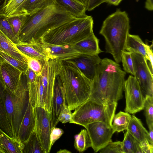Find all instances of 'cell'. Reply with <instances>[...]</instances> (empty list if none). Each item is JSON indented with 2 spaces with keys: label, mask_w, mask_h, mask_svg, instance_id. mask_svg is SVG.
Returning a JSON list of instances; mask_svg holds the SVG:
<instances>
[{
  "label": "cell",
  "mask_w": 153,
  "mask_h": 153,
  "mask_svg": "<svg viewBox=\"0 0 153 153\" xmlns=\"http://www.w3.org/2000/svg\"><path fill=\"white\" fill-rule=\"evenodd\" d=\"M99 42V40L93 33L84 39L72 45L85 54L94 55L102 52L100 48Z\"/></svg>",
  "instance_id": "cell-21"
},
{
  "label": "cell",
  "mask_w": 153,
  "mask_h": 153,
  "mask_svg": "<svg viewBox=\"0 0 153 153\" xmlns=\"http://www.w3.org/2000/svg\"><path fill=\"white\" fill-rule=\"evenodd\" d=\"M35 120L33 109L30 100L19 126L17 138L22 143L26 141L34 131Z\"/></svg>",
  "instance_id": "cell-17"
},
{
  "label": "cell",
  "mask_w": 153,
  "mask_h": 153,
  "mask_svg": "<svg viewBox=\"0 0 153 153\" xmlns=\"http://www.w3.org/2000/svg\"><path fill=\"white\" fill-rule=\"evenodd\" d=\"M134 74V76L144 94L153 96V76L147 60L142 55L131 53Z\"/></svg>",
  "instance_id": "cell-11"
},
{
  "label": "cell",
  "mask_w": 153,
  "mask_h": 153,
  "mask_svg": "<svg viewBox=\"0 0 153 153\" xmlns=\"http://www.w3.org/2000/svg\"><path fill=\"white\" fill-rule=\"evenodd\" d=\"M26 0H6L3 13L7 16L15 14Z\"/></svg>",
  "instance_id": "cell-35"
},
{
  "label": "cell",
  "mask_w": 153,
  "mask_h": 153,
  "mask_svg": "<svg viewBox=\"0 0 153 153\" xmlns=\"http://www.w3.org/2000/svg\"><path fill=\"white\" fill-rule=\"evenodd\" d=\"M6 0H0V13H3Z\"/></svg>",
  "instance_id": "cell-47"
},
{
  "label": "cell",
  "mask_w": 153,
  "mask_h": 153,
  "mask_svg": "<svg viewBox=\"0 0 153 153\" xmlns=\"http://www.w3.org/2000/svg\"><path fill=\"white\" fill-rule=\"evenodd\" d=\"M24 147L19 140L10 137L0 128V147L4 153H23Z\"/></svg>",
  "instance_id": "cell-19"
},
{
  "label": "cell",
  "mask_w": 153,
  "mask_h": 153,
  "mask_svg": "<svg viewBox=\"0 0 153 153\" xmlns=\"http://www.w3.org/2000/svg\"><path fill=\"white\" fill-rule=\"evenodd\" d=\"M93 25L91 16L77 18L49 31L40 42L59 45L76 44L94 33Z\"/></svg>",
  "instance_id": "cell-5"
},
{
  "label": "cell",
  "mask_w": 153,
  "mask_h": 153,
  "mask_svg": "<svg viewBox=\"0 0 153 153\" xmlns=\"http://www.w3.org/2000/svg\"><path fill=\"white\" fill-rule=\"evenodd\" d=\"M143 45L145 48L146 53L148 57V61L149 62L148 65L151 71L153 73V53L152 46L149 45L144 43Z\"/></svg>",
  "instance_id": "cell-40"
},
{
  "label": "cell",
  "mask_w": 153,
  "mask_h": 153,
  "mask_svg": "<svg viewBox=\"0 0 153 153\" xmlns=\"http://www.w3.org/2000/svg\"><path fill=\"white\" fill-rule=\"evenodd\" d=\"M101 60L98 54L84 55L65 62L76 66L87 77L92 80L97 68Z\"/></svg>",
  "instance_id": "cell-15"
},
{
  "label": "cell",
  "mask_w": 153,
  "mask_h": 153,
  "mask_svg": "<svg viewBox=\"0 0 153 153\" xmlns=\"http://www.w3.org/2000/svg\"><path fill=\"white\" fill-rule=\"evenodd\" d=\"M58 61V59L51 58L43 61V68L40 74L43 88L45 108L50 114L57 74Z\"/></svg>",
  "instance_id": "cell-8"
},
{
  "label": "cell",
  "mask_w": 153,
  "mask_h": 153,
  "mask_svg": "<svg viewBox=\"0 0 153 153\" xmlns=\"http://www.w3.org/2000/svg\"><path fill=\"white\" fill-rule=\"evenodd\" d=\"M121 61L124 71L134 76V72L131 53L126 51L123 52Z\"/></svg>",
  "instance_id": "cell-34"
},
{
  "label": "cell",
  "mask_w": 153,
  "mask_h": 153,
  "mask_svg": "<svg viewBox=\"0 0 153 153\" xmlns=\"http://www.w3.org/2000/svg\"><path fill=\"white\" fill-rule=\"evenodd\" d=\"M140 146L142 153H153V145L148 141L140 143Z\"/></svg>",
  "instance_id": "cell-42"
},
{
  "label": "cell",
  "mask_w": 153,
  "mask_h": 153,
  "mask_svg": "<svg viewBox=\"0 0 153 153\" xmlns=\"http://www.w3.org/2000/svg\"><path fill=\"white\" fill-rule=\"evenodd\" d=\"M19 50L27 56L42 61L48 59V57L35 45L27 43L16 44Z\"/></svg>",
  "instance_id": "cell-26"
},
{
  "label": "cell",
  "mask_w": 153,
  "mask_h": 153,
  "mask_svg": "<svg viewBox=\"0 0 153 153\" xmlns=\"http://www.w3.org/2000/svg\"><path fill=\"white\" fill-rule=\"evenodd\" d=\"M144 42L138 35L128 34L126 43V50L139 54L148 61V57Z\"/></svg>",
  "instance_id": "cell-24"
},
{
  "label": "cell",
  "mask_w": 153,
  "mask_h": 153,
  "mask_svg": "<svg viewBox=\"0 0 153 153\" xmlns=\"http://www.w3.org/2000/svg\"><path fill=\"white\" fill-rule=\"evenodd\" d=\"M63 133V130L60 128L56 127L51 128L50 135L51 148L55 142L60 138Z\"/></svg>",
  "instance_id": "cell-39"
},
{
  "label": "cell",
  "mask_w": 153,
  "mask_h": 153,
  "mask_svg": "<svg viewBox=\"0 0 153 153\" xmlns=\"http://www.w3.org/2000/svg\"><path fill=\"white\" fill-rule=\"evenodd\" d=\"M35 120L34 131L44 153L50 152V135L51 129V114L45 108L36 106L33 108Z\"/></svg>",
  "instance_id": "cell-9"
},
{
  "label": "cell",
  "mask_w": 153,
  "mask_h": 153,
  "mask_svg": "<svg viewBox=\"0 0 153 153\" xmlns=\"http://www.w3.org/2000/svg\"><path fill=\"white\" fill-rule=\"evenodd\" d=\"M57 153H71V152L70 151H69L66 149H60L59 151H57Z\"/></svg>",
  "instance_id": "cell-49"
},
{
  "label": "cell",
  "mask_w": 153,
  "mask_h": 153,
  "mask_svg": "<svg viewBox=\"0 0 153 153\" xmlns=\"http://www.w3.org/2000/svg\"><path fill=\"white\" fill-rule=\"evenodd\" d=\"M0 30L16 44L23 43L14 34L12 28L7 20V16L0 13Z\"/></svg>",
  "instance_id": "cell-30"
},
{
  "label": "cell",
  "mask_w": 153,
  "mask_h": 153,
  "mask_svg": "<svg viewBox=\"0 0 153 153\" xmlns=\"http://www.w3.org/2000/svg\"><path fill=\"white\" fill-rule=\"evenodd\" d=\"M55 4V0H26L16 13L24 12L29 15L41 8Z\"/></svg>",
  "instance_id": "cell-22"
},
{
  "label": "cell",
  "mask_w": 153,
  "mask_h": 153,
  "mask_svg": "<svg viewBox=\"0 0 153 153\" xmlns=\"http://www.w3.org/2000/svg\"><path fill=\"white\" fill-rule=\"evenodd\" d=\"M72 113L66 105L61 112L59 118V121L62 123L69 122L71 121L72 117Z\"/></svg>",
  "instance_id": "cell-38"
},
{
  "label": "cell",
  "mask_w": 153,
  "mask_h": 153,
  "mask_svg": "<svg viewBox=\"0 0 153 153\" xmlns=\"http://www.w3.org/2000/svg\"><path fill=\"white\" fill-rule=\"evenodd\" d=\"M105 2L106 0H89L86 10L91 11Z\"/></svg>",
  "instance_id": "cell-41"
},
{
  "label": "cell",
  "mask_w": 153,
  "mask_h": 153,
  "mask_svg": "<svg viewBox=\"0 0 153 153\" xmlns=\"http://www.w3.org/2000/svg\"><path fill=\"white\" fill-rule=\"evenodd\" d=\"M27 16L25 13L20 12L7 16L14 34L18 38Z\"/></svg>",
  "instance_id": "cell-31"
},
{
  "label": "cell",
  "mask_w": 153,
  "mask_h": 153,
  "mask_svg": "<svg viewBox=\"0 0 153 153\" xmlns=\"http://www.w3.org/2000/svg\"><path fill=\"white\" fill-rule=\"evenodd\" d=\"M145 7L149 10H153V0H146Z\"/></svg>",
  "instance_id": "cell-45"
},
{
  "label": "cell",
  "mask_w": 153,
  "mask_h": 153,
  "mask_svg": "<svg viewBox=\"0 0 153 153\" xmlns=\"http://www.w3.org/2000/svg\"><path fill=\"white\" fill-rule=\"evenodd\" d=\"M37 45L49 59L65 61L87 55L72 45H59L40 42L37 43Z\"/></svg>",
  "instance_id": "cell-13"
},
{
  "label": "cell",
  "mask_w": 153,
  "mask_h": 153,
  "mask_svg": "<svg viewBox=\"0 0 153 153\" xmlns=\"http://www.w3.org/2000/svg\"><path fill=\"white\" fill-rule=\"evenodd\" d=\"M0 58L22 72H25L28 68L27 63L17 59L0 50Z\"/></svg>",
  "instance_id": "cell-32"
},
{
  "label": "cell",
  "mask_w": 153,
  "mask_h": 153,
  "mask_svg": "<svg viewBox=\"0 0 153 153\" xmlns=\"http://www.w3.org/2000/svg\"><path fill=\"white\" fill-rule=\"evenodd\" d=\"M148 128L149 142L150 144L153 145V126H150Z\"/></svg>",
  "instance_id": "cell-44"
},
{
  "label": "cell",
  "mask_w": 153,
  "mask_h": 153,
  "mask_svg": "<svg viewBox=\"0 0 153 153\" xmlns=\"http://www.w3.org/2000/svg\"><path fill=\"white\" fill-rule=\"evenodd\" d=\"M130 27L129 19L125 11L117 9L103 21L100 31L105 42L106 52L111 55L114 61L119 63Z\"/></svg>",
  "instance_id": "cell-4"
},
{
  "label": "cell",
  "mask_w": 153,
  "mask_h": 153,
  "mask_svg": "<svg viewBox=\"0 0 153 153\" xmlns=\"http://www.w3.org/2000/svg\"><path fill=\"white\" fill-rule=\"evenodd\" d=\"M91 146L90 138L86 129L81 130L79 134L75 135L74 147L79 153L83 152Z\"/></svg>",
  "instance_id": "cell-27"
},
{
  "label": "cell",
  "mask_w": 153,
  "mask_h": 153,
  "mask_svg": "<svg viewBox=\"0 0 153 153\" xmlns=\"http://www.w3.org/2000/svg\"><path fill=\"white\" fill-rule=\"evenodd\" d=\"M4 93L8 120L13 138H17L20 126L30 100L25 73H22L18 85L13 93L4 89Z\"/></svg>",
  "instance_id": "cell-6"
},
{
  "label": "cell",
  "mask_w": 153,
  "mask_h": 153,
  "mask_svg": "<svg viewBox=\"0 0 153 153\" xmlns=\"http://www.w3.org/2000/svg\"><path fill=\"white\" fill-rule=\"evenodd\" d=\"M64 91L61 85L56 79L51 113V127H55L58 123L59 118L62 110L66 105Z\"/></svg>",
  "instance_id": "cell-16"
},
{
  "label": "cell",
  "mask_w": 153,
  "mask_h": 153,
  "mask_svg": "<svg viewBox=\"0 0 153 153\" xmlns=\"http://www.w3.org/2000/svg\"><path fill=\"white\" fill-rule=\"evenodd\" d=\"M23 143V153H44L34 130L27 140Z\"/></svg>",
  "instance_id": "cell-29"
},
{
  "label": "cell",
  "mask_w": 153,
  "mask_h": 153,
  "mask_svg": "<svg viewBox=\"0 0 153 153\" xmlns=\"http://www.w3.org/2000/svg\"><path fill=\"white\" fill-rule=\"evenodd\" d=\"M56 79L64 90L66 105L71 111L89 98L92 80L76 66L58 60Z\"/></svg>",
  "instance_id": "cell-3"
},
{
  "label": "cell",
  "mask_w": 153,
  "mask_h": 153,
  "mask_svg": "<svg viewBox=\"0 0 153 153\" xmlns=\"http://www.w3.org/2000/svg\"><path fill=\"white\" fill-rule=\"evenodd\" d=\"M123 91L125 95L126 112L134 114L143 110L145 97L134 76L130 75L125 80Z\"/></svg>",
  "instance_id": "cell-10"
},
{
  "label": "cell",
  "mask_w": 153,
  "mask_h": 153,
  "mask_svg": "<svg viewBox=\"0 0 153 153\" xmlns=\"http://www.w3.org/2000/svg\"><path fill=\"white\" fill-rule=\"evenodd\" d=\"M143 109L148 127L153 126V96L145 95Z\"/></svg>",
  "instance_id": "cell-33"
},
{
  "label": "cell",
  "mask_w": 153,
  "mask_h": 153,
  "mask_svg": "<svg viewBox=\"0 0 153 153\" xmlns=\"http://www.w3.org/2000/svg\"><path fill=\"white\" fill-rule=\"evenodd\" d=\"M122 0H106V2L114 5H118Z\"/></svg>",
  "instance_id": "cell-46"
},
{
  "label": "cell",
  "mask_w": 153,
  "mask_h": 153,
  "mask_svg": "<svg viewBox=\"0 0 153 153\" xmlns=\"http://www.w3.org/2000/svg\"><path fill=\"white\" fill-rule=\"evenodd\" d=\"M84 5L86 9L88 6L89 0H74Z\"/></svg>",
  "instance_id": "cell-48"
},
{
  "label": "cell",
  "mask_w": 153,
  "mask_h": 153,
  "mask_svg": "<svg viewBox=\"0 0 153 153\" xmlns=\"http://www.w3.org/2000/svg\"><path fill=\"white\" fill-rule=\"evenodd\" d=\"M25 73L27 76V82L32 83L35 81L37 75L34 71L28 68Z\"/></svg>",
  "instance_id": "cell-43"
},
{
  "label": "cell",
  "mask_w": 153,
  "mask_h": 153,
  "mask_svg": "<svg viewBox=\"0 0 153 153\" xmlns=\"http://www.w3.org/2000/svg\"><path fill=\"white\" fill-rule=\"evenodd\" d=\"M99 152L100 153H123L122 142L111 141Z\"/></svg>",
  "instance_id": "cell-36"
},
{
  "label": "cell",
  "mask_w": 153,
  "mask_h": 153,
  "mask_svg": "<svg viewBox=\"0 0 153 153\" xmlns=\"http://www.w3.org/2000/svg\"><path fill=\"white\" fill-rule=\"evenodd\" d=\"M55 1L56 4L65 9L76 18H82L87 15L85 7L74 0H55Z\"/></svg>",
  "instance_id": "cell-23"
},
{
  "label": "cell",
  "mask_w": 153,
  "mask_h": 153,
  "mask_svg": "<svg viewBox=\"0 0 153 153\" xmlns=\"http://www.w3.org/2000/svg\"><path fill=\"white\" fill-rule=\"evenodd\" d=\"M0 50L3 51L14 58L27 63V56L21 52L16 44L0 30Z\"/></svg>",
  "instance_id": "cell-18"
},
{
  "label": "cell",
  "mask_w": 153,
  "mask_h": 153,
  "mask_svg": "<svg viewBox=\"0 0 153 153\" xmlns=\"http://www.w3.org/2000/svg\"><path fill=\"white\" fill-rule=\"evenodd\" d=\"M76 18L56 4L41 8L27 16L18 38L23 43H40L49 31Z\"/></svg>",
  "instance_id": "cell-2"
},
{
  "label": "cell",
  "mask_w": 153,
  "mask_h": 153,
  "mask_svg": "<svg viewBox=\"0 0 153 153\" xmlns=\"http://www.w3.org/2000/svg\"><path fill=\"white\" fill-rule=\"evenodd\" d=\"M126 130L140 143L146 141L149 142L148 131L143 125L140 119L134 115L131 116V118Z\"/></svg>",
  "instance_id": "cell-20"
},
{
  "label": "cell",
  "mask_w": 153,
  "mask_h": 153,
  "mask_svg": "<svg viewBox=\"0 0 153 153\" xmlns=\"http://www.w3.org/2000/svg\"><path fill=\"white\" fill-rule=\"evenodd\" d=\"M131 116L126 112L120 111L115 114L113 117L111 127L114 133L127 130Z\"/></svg>",
  "instance_id": "cell-25"
},
{
  "label": "cell",
  "mask_w": 153,
  "mask_h": 153,
  "mask_svg": "<svg viewBox=\"0 0 153 153\" xmlns=\"http://www.w3.org/2000/svg\"><path fill=\"white\" fill-rule=\"evenodd\" d=\"M43 61L28 56L27 58L28 68L34 71L36 75H40L43 68Z\"/></svg>",
  "instance_id": "cell-37"
},
{
  "label": "cell",
  "mask_w": 153,
  "mask_h": 153,
  "mask_svg": "<svg viewBox=\"0 0 153 153\" xmlns=\"http://www.w3.org/2000/svg\"><path fill=\"white\" fill-rule=\"evenodd\" d=\"M0 153H4L3 150L1 149L0 147Z\"/></svg>",
  "instance_id": "cell-50"
},
{
  "label": "cell",
  "mask_w": 153,
  "mask_h": 153,
  "mask_svg": "<svg viewBox=\"0 0 153 153\" xmlns=\"http://www.w3.org/2000/svg\"><path fill=\"white\" fill-rule=\"evenodd\" d=\"M84 127L88 133L91 143V147L95 153L112 141L111 137L114 133L111 127L105 123L95 122Z\"/></svg>",
  "instance_id": "cell-12"
},
{
  "label": "cell",
  "mask_w": 153,
  "mask_h": 153,
  "mask_svg": "<svg viewBox=\"0 0 153 153\" xmlns=\"http://www.w3.org/2000/svg\"><path fill=\"white\" fill-rule=\"evenodd\" d=\"M126 74L119 63L107 58L101 59L92 80L89 98L103 104L117 102L123 98Z\"/></svg>",
  "instance_id": "cell-1"
},
{
  "label": "cell",
  "mask_w": 153,
  "mask_h": 153,
  "mask_svg": "<svg viewBox=\"0 0 153 153\" xmlns=\"http://www.w3.org/2000/svg\"><path fill=\"white\" fill-rule=\"evenodd\" d=\"M122 143L123 153H142L139 143L127 131Z\"/></svg>",
  "instance_id": "cell-28"
},
{
  "label": "cell",
  "mask_w": 153,
  "mask_h": 153,
  "mask_svg": "<svg viewBox=\"0 0 153 153\" xmlns=\"http://www.w3.org/2000/svg\"><path fill=\"white\" fill-rule=\"evenodd\" d=\"M117 105V102L103 104L89 98L74 109L69 123L84 127L101 121L111 127Z\"/></svg>",
  "instance_id": "cell-7"
},
{
  "label": "cell",
  "mask_w": 153,
  "mask_h": 153,
  "mask_svg": "<svg viewBox=\"0 0 153 153\" xmlns=\"http://www.w3.org/2000/svg\"><path fill=\"white\" fill-rule=\"evenodd\" d=\"M22 72L0 58V81L4 89L13 93Z\"/></svg>",
  "instance_id": "cell-14"
}]
</instances>
